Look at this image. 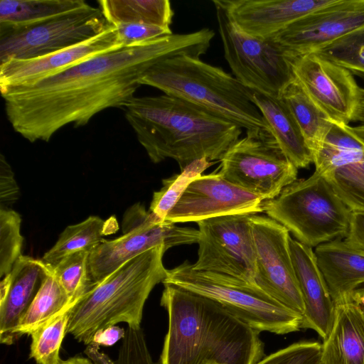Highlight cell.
<instances>
[{"instance_id":"cell-2","label":"cell","mask_w":364,"mask_h":364,"mask_svg":"<svg viewBox=\"0 0 364 364\" xmlns=\"http://www.w3.org/2000/svg\"><path fill=\"white\" fill-rule=\"evenodd\" d=\"M164 285L168 326L160 364H255L264 357L260 332L210 299Z\"/></svg>"},{"instance_id":"cell-18","label":"cell","mask_w":364,"mask_h":364,"mask_svg":"<svg viewBox=\"0 0 364 364\" xmlns=\"http://www.w3.org/2000/svg\"><path fill=\"white\" fill-rule=\"evenodd\" d=\"M117 28L78 45L35 58L11 59L0 64V89L34 84L95 55L122 48Z\"/></svg>"},{"instance_id":"cell-3","label":"cell","mask_w":364,"mask_h":364,"mask_svg":"<svg viewBox=\"0 0 364 364\" xmlns=\"http://www.w3.org/2000/svg\"><path fill=\"white\" fill-rule=\"evenodd\" d=\"M122 109L150 160L172 159L181 171L199 159L220 161L242 134L233 122L166 94L134 97Z\"/></svg>"},{"instance_id":"cell-35","label":"cell","mask_w":364,"mask_h":364,"mask_svg":"<svg viewBox=\"0 0 364 364\" xmlns=\"http://www.w3.org/2000/svg\"><path fill=\"white\" fill-rule=\"evenodd\" d=\"M321 353L320 343L304 341L263 357L255 364H318Z\"/></svg>"},{"instance_id":"cell-16","label":"cell","mask_w":364,"mask_h":364,"mask_svg":"<svg viewBox=\"0 0 364 364\" xmlns=\"http://www.w3.org/2000/svg\"><path fill=\"white\" fill-rule=\"evenodd\" d=\"M264 201L230 183L216 170L190 183L165 220L198 223L224 215L257 214L264 212Z\"/></svg>"},{"instance_id":"cell-33","label":"cell","mask_w":364,"mask_h":364,"mask_svg":"<svg viewBox=\"0 0 364 364\" xmlns=\"http://www.w3.org/2000/svg\"><path fill=\"white\" fill-rule=\"evenodd\" d=\"M90 252L82 251L68 255L53 267L56 279L75 303L90 288L88 259Z\"/></svg>"},{"instance_id":"cell-21","label":"cell","mask_w":364,"mask_h":364,"mask_svg":"<svg viewBox=\"0 0 364 364\" xmlns=\"http://www.w3.org/2000/svg\"><path fill=\"white\" fill-rule=\"evenodd\" d=\"M289 246L304 304L301 328L312 329L323 340L333 321L335 303L318 267L313 248L291 237Z\"/></svg>"},{"instance_id":"cell-14","label":"cell","mask_w":364,"mask_h":364,"mask_svg":"<svg viewBox=\"0 0 364 364\" xmlns=\"http://www.w3.org/2000/svg\"><path fill=\"white\" fill-rule=\"evenodd\" d=\"M292 71L294 79L332 122L350 125L360 86L348 70L316 53H311L296 57Z\"/></svg>"},{"instance_id":"cell-31","label":"cell","mask_w":364,"mask_h":364,"mask_svg":"<svg viewBox=\"0 0 364 364\" xmlns=\"http://www.w3.org/2000/svg\"><path fill=\"white\" fill-rule=\"evenodd\" d=\"M69 311V310H68ZM65 311L35 331L31 335L30 355L37 364H61L60 348L69 321Z\"/></svg>"},{"instance_id":"cell-7","label":"cell","mask_w":364,"mask_h":364,"mask_svg":"<svg viewBox=\"0 0 364 364\" xmlns=\"http://www.w3.org/2000/svg\"><path fill=\"white\" fill-rule=\"evenodd\" d=\"M264 213L309 247L348 233L352 211L320 174L295 181L274 199L264 201Z\"/></svg>"},{"instance_id":"cell-44","label":"cell","mask_w":364,"mask_h":364,"mask_svg":"<svg viewBox=\"0 0 364 364\" xmlns=\"http://www.w3.org/2000/svg\"><path fill=\"white\" fill-rule=\"evenodd\" d=\"M318 364H322V363H321V360H320V362H319Z\"/></svg>"},{"instance_id":"cell-45","label":"cell","mask_w":364,"mask_h":364,"mask_svg":"<svg viewBox=\"0 0 364 364\" xmlns=\"http://www.w3.org/2000/svg\"><path fill=\"white\" fill-rule=\"evenodd\" d=\"M210 364H217V363H210Z\"/></svg>"},{"instance_id":"cell-20","label":"cell","mask_w":364,"mask_h":364,"mask_svg":"<svg viewBox=\"0 0 364 364\" xmlns=\"http://www.w3.org/2000/svg\"><path fill=\"white\" fill-rule=\"evenodd\" d=\"M52 266L42 259L21 255L0 284V343L18 340L15 330L41 289Z\"/></svg>"},{"instance_id":"cell-36","label":"cell","mask_w":364,"mask_h":364,"mask_svg":"<svg viewBox=\"0 0 364 364\" xmlns=\"http://www.w3.org/2000/svg\"><path fill=\"white\" fill-rule=\"evenodd\" d=\"M123 47L144 43L172 34L171 28L141 23H121L114 26Z\"/></svg>"},{"instance_id":"cell-24","label":"cell","mask_w":364,"mask_h":364,"mask_svg":"<svg viewBox=\"0 0 364 364\" xmlns=\"http://www.w3.org/2000/svg\"><path fill=\"white\" fill-rule=\"evenodd\" d=\"M252 101L281 149L292 164L297 168H304L313 163L312 153L291 112L282 99L253 90Z\"/></svg>"},{"instance_id":"cell-12","label":"cell","mask_w":364,"mask_h":364,"mask_svg":"<svg viewBox=\"0 0 364 364\" xmlns=\"http://www.w3.org/2000/svg\"><path fill=\"white\" fill-rule=\"evenodd\" d=\"M252 215H229L198 222V260L192 264L193 268L255 284L256 253Z\"/></svg>"},{"instance_id":"cell-39","label":"cell","mask_w":364,"mask_h":364,"mask_svg":"<svg viewBox=\"0 0 364 364\" xmlns=\"http://www.w3.org/2000/svg\"><path fill=\"white\" fill-rule=\"evenodd\" d=\"M126 333V329L114 326H110L97 331L92 338V343L95 345L112 346L118 341L122 339Z\"/></svg>"},{"instance_id":"cell-8","label":"cell","mask_w":364,"mask_h":364,"mask_svg":"<svg viewBox=\"0 0 364 364\" xmlns=\"http://www.w3.org/2000/svg\"><path fill=\"white\" fill-rule=\"evenodd\" d=\"M214 5L224 56L234 76L252 90L279 97L294 79L296 57L273 37L261 38L242 31L221 6Z\"/></svg>"},{"instance_id":"cell-25","label":"cell","mask_w":364,"mask_h":364,"mask_svg":"<svg viewBox=\"0 0 364 364\" xmlns=\"http://www.w3.org/2000/svg\"><path fill=\"white\" fill-rule=\"evenodd\" d=\"M89 6L84 0H1L0 28L34 26Z\"/></svg>"},{"instance_id":"cell-19","label":"cell","mask_w":364,"mask_h":364,"mask_svg":"<svg viewBox=\"0 0 364 364\" xmlns=\"http://www.w3.org/2000/svg\"><path fill=\"white\" fill-rule=\"evenodd\" d=\"M333 0H214L242 31L261 38L274 37L298 19Z\"/></svg>"},{"instance_id":"cell-5","label":"cell","mask_w":364,"mask_h":364,"mask_svg":"<svg viewBox=\"0 0 364 364\" xmlns=\"http://www.w3.org/2000/svg\"><path fill=\"white\" fill-rule=\"evenodd\" d=\"M139 84L190 102L242 129L269 130L252 101L253 90L200 58L180 55L161 60L144 73Z\"/></svg>"},{"instance_id":"cell-11","label":"cell","mask_w":364,"mask_h":364,"mask_svg":"<svg viewBox=\"0 0 364 364\" xmlns=\"http://www.w3.org/2000/svg\"><path fill=\"white\" fill-rule=\"evenodd\" d=\"M109 23L99 8L89 6L34 26L0 28V64L46 55L82 43Z\"/></svg>"},{"instance_id":"cell-37","label":"cell","mask_w":364,"mask_h":364,"mask_svg":"<svg viewBox=\"0 0 364 364\" xmlns=\"http://www.w3.org/2000/svg\"><path fill=\"white\" fill-rule=\"evenodd\" d=\"M20 196L14 173L6 157L0 154V208H11Z\"/></svg>"},{"instance_id":"cell-27","label":"cell","mask_w":364,"mask_h":364,"mask_svg":"<svg viewBox=\"0 0 364 364\" xmlns=\"http://www.w3.org/2000/svg\"><path fill=\"white\" fill-rule=\"evenodd\" d=\"M99 9L114 26L141 23L170 28L174 15L168 0H99Z\"/></svg>"},{"instance_id":"cell-6","label":"cell","mask_w":364,"mask_h":364,"mask_svg":"<svg viewBox=\"0 0 364 364\" xmlns=\"http://www.w3.org/2000/svg\"><path fill=\"white\" fill-rule=\"evenodd\" d=\"M162 283L210 299L258 331L286 334L301 329L302 316L273 299L255 284L213 272L198 271L188 261L167 273Z\"/></svg>"},{"instance_id":"cell-17","label":"cell","mask_w":364,"mask_h":364,"mask_svg":"<svg viewBox=\"0 0 364 364\" xmlns=\"http://www.w3.org/2000/svg\"><path fill=\"white\" fill-rule=\"evenodd\" d=\"M364 27V0H333L294 21L274 39L297 57L315 53Z\"/></svg>"},{"instance_id":"cell-32","label":"cell","mask_w":364,"mask_h":364,"mask_svg":"<svg viewBox=\"0 0 364 364\" xmlns=\"http://www.w3.org/2000/svg\"><path fill=\"white\" fill-rule=\"evenodd\" d=\"M364 80V27L315 52Z\"/></svg>"},{"instance_id":"cell-43","label":"cell","mask_w":364,"mask_h":364,"mask_svg":"<svg viewBox=\"0 0 364 364\" xmlns=\"http://www.w3.org/2000/svg\"><path fill=\"white\" fill-rule=\"evenodd\" d=\"M353 299L364 307V289H356L353 294Z\"/></svg>"},{"instance_id":"cell-42","label":"cell","mask_w":364,"mask_h":364,"mask_svg":"<svg viewBox=\"0 0 364 364\" xmlns=\"http://www.w3.org/2000/svg\"><path fill=\"white\" fill-rule=\"evenodd\" d=\"M61 364H95L90 360L82 356H75L66 360H63Z\"/></svg>"},{"instance_id":"cell-15","label":"cell","mask_w":364,"mask_h":364,"mask_svg":"<svg viewBox=\"0 0 364 364\" xmlns=\"http://www.w3.org/2000/svg\"><path fill=\"white\" fill-rule=\"evenodd\" d=\"M313 163L352 212L364 211V144L348 125L333 122Z\"/></svg>"},{"instance_id":"cell-4","label":"cell","mask_w":364,"mask_h":364,"mask_svg":"<svg viewBox=\"0 0 364 364\" xmlns=\"http://www.w3.org/2000/svg\"><path fill=\"white\" fill-rule=\"evenodd\" d=\"M166 251L163 246L146 251L92 285L68 311L66 334L89 345L97 331L121 322L141 328L145 302L166 276Z\"/></svg>"},{"instance_id":"cell-22","label":"cell","mask_w":364,"mask_h":364,"mask_svg":"<svg viewBox=\"0 0 364 364\" xmlns=\"http://www.w3.org/2000/svg\"><path fill=\"white\" fill-rule=\"evenodd\" d=\"M322 364H364V307L353 298L335 303L331 329L321 344Z\"/></svg>"},{"instance_id":"cell-29","label":"cell","mask_w":364,"mask_h":364,"mask_svg":"<svg viewBox=\"0 0 364 364\" xmlns=\"http://www.w3.org/2000/svg\"><path fill=\"white\" fill-rule=\"evenodd\" d=\"M106 227V222L96 215L67 226L41 259L53 267L68 255L82 251L91 252L104 240Z\"/></svg>"},{"instance_id":"cell-30","label":"cell","mask_w":364,"mask_h":364,"mask_svg":"<svg viewBox=\"0 0 364 364\" xmlns=\"http://www.w3.org/2000/svg\"><path fill=\"white\" fill-rule=\"evenodd\" d=\"M213 164L206 159H199L186 166L181 173L163 179L162 187L153 193L149 211L159 220L165 221L190 183Z\"/></svg>"},{"instance_id":"cell-34","label":"cell","mask_w":364,"mask_h":364,"mask_svg":"<svg viewBox=\"0 0 364 364\" xmlns=\"http://www.w3.org/2000/svg\"><path fill=\"white\" fill-rule=\"evenodd\" d=\"M21 218L11 208H0V277L9 274L22 255Z\"/></svg>"},{"instance_id":"cell-13","label":"cell","mask_w":364,"mask_h":364,"mask_svg":"<svg viewBox=\"0 0 364 364\" xmlns=\"http://www.w3.org/2000/svg\"><path fill=\"white\" fill-rule=\"evenodd\" d=\"M251 224L256 253L255 284L302 316L304 304L291 255L289 232L267 215L252 214Z\"/></svg>"},{"instance_id":"cell-26","label":"cell","mask_w":364,"mask_h":364,"mask_svg":"<svg viewBox=\"0 0 364 364\" xmlns=\"http://www.w3.org/2000/svg\"><path fill=\"white\" fill-rule=\"evenodd\" d=\"M279 97L291 112L314 157L333 122L316 106L295 79L285 87Z\"/></svg>"},{"instance_id":"cell-41","label":"cell","mask_w":364,"mask_h":364,"mask_svg":"<svg viewBox=\"0 0 364 364\" xmlns=\"http://www.w3.org/2000/svg\"><path fill=\"white\" fill-rule=\"evenodd\" d=\"M85 353L95 364H115L114 361L112 360L106 354L99 351L98 345L93 343L87 345Z\"/></svg>"},{"instance_id":"cell-23","label":"cell","mask_w":364,"mask_h":364,"mask_svg":"<svg viewBox=\"0 0 364 364\" xmlns=\"http://www.w3.org/2000/svg\"><path fill=\"white\" fill-rule=\"evenodd\" d=\"M314 252L334 303L351 299L364 283V252L343 239L321 244Z\"/></svg>"},{"instance_id":"cell-38","label":"cell","mask_w":364,"mask_h":364,"mask_svg":"<svg viewBox=\"0 0 364 364\" xmlns=\"http://www.w3.org/2000/svg\"><path fill=\"white\" fill-rule=\"evenodd\" d=\"M343 240L364 252V211L352 212L349 229Z\"/></svg>"},{"instance_id":"cell-28","label":"cell","mask_w":364,"mask_h":364,"mask_svg":"<svg viewBox=\"0 0 364 364\" xmlns=\"http://www.w3.org/2000/svg\"><path fill=\"white\" fill-rule=\"evenodd\" d=\"M72 303L53 272L47 274L41 289L18 324L15 333L18 339L24 334L31 335L58 316L68 311Z\"/></svg>"},{"instance_id":"cell-1","label":"cell","mask_w":364,"mask_h":364,"mask_svg":"<svg viewBox=\"0 0 364 364\" xmlns=\"http://www.w3.org/2000/svg\"><path fill=\"white\" fill-rule=\"evenodd\" d=\"M214 36L208 28L172 33L95 55L30 85L1 88L6 117L30 142L48 141L66 125L82 127L104 109H122L151 67L180 55L199 58Z\"/></svg>"},{"instance_id":"cell-10","label":"cell","mask_w":364,"mask_h":364,"mask_svg":"<svg viewBox=\"0 0 364 364\" xmlns=\"http://www.w3.org/2000/svg\"><path fill=\"white\" fill-rule=\"evenodd\" d=\"M161 221L138 202L124 212L122 235L103 240L89 255L88 273L91 286L101 282L128 260L152 248L197 243L199 231Z\"/></svg>"},{"instance_id":"cell-9","label":"cell","mask_w":364,"mask_h":364,"mask_svg":"<svg viewBox=\"0 0 364 364\" xmlns=\"http://www.w3.org/2000/svg\"><path fill=\"white\" fill-rule=\"evenodd\" d=\"M220 161L217 171L223 178L264 200L274 199L296 181L298 168L267 129L246 130Z\"/></svg>"},{"instance_id":"cell-40","label":"cell","mask_w":364,"mask_h":364,"mask_svg":"<svg viewBox=\"0 0 364 364\" xmlns=\"http://www.w3.org/2000/svg\"><path fill=\"white\" fill-rule=\"evenodd\" d=\"M352 122L348 125L350 131L364 144V87H359L358 100Z\"/></svg>"}]
</instances>
